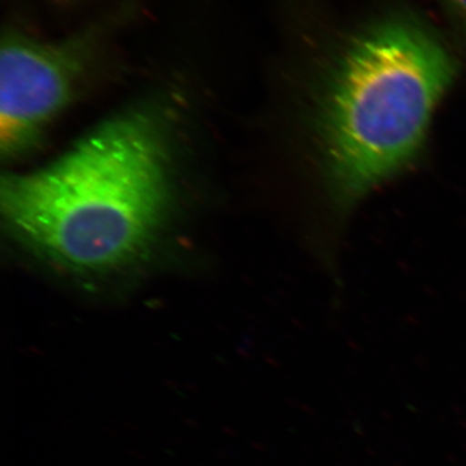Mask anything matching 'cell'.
Here are the masks:
<instances>
[{
  "mask_svg": "<svg viewBox=\"0 0 466 466\" xmlns=\"http://www.w3.org/2000/svg\"><path fill=\"white\" fill-rule=\"evenodd\" d=\"M173 198L167 121L152 106L127 110L60 157L2 179L0 207L27 249L82 275L142 259Z\"/></svg>",
  "mask_w": 466,
  "mask_h": 466,
  "instance_id": "cell-1",
  "label": "cell"
},
{
  "mask_svg": "<svg viewBox=\"0 0 466 466\" xmlns=\"http://www.w3.org/2000/svg\"><path fill=\"white\" fill-rule=\"evenodd\" d=\"M456 64L425 24L395 15L328 61L306 104L309 153L337 217L415 162Z\"/></svg>",
  "mask_w": 466,
  "mask_h": 466,
  "instance_id": "cell-2",
  "label": "cell"
},
{
  "mask_svg": "<svg viewBox=\"0 0 466 466\" xmlns=\"http://www.w3.org/2000/svg\"><path fill=\"white\" fill-rule=\"evenodd\" d=\"M104 21L58 41L9 27L0 54V149L3 157L25 152L63 112L99 60Z\"/></svg>",
  "mask_w": 466,
  "mask_h": 466,
  "instance_id": "cell-3",
  "label": "cell"
},
{
  "mask_svg": "<svg viewBox=\"0 0 466 466\" xmlns=\"http://www.w3.org/2000/svg\"><path fill=\"white\" fill-rule=\"evenodd\" d=\"M441 2L444 3V7L456 21V25L466 35V0H441Z\"/></svg>",
  "mask_w": 466,
  "mask_h": 466,
  "instance_id": "cell-4",
  "label": "cell"
}]
</instances>
